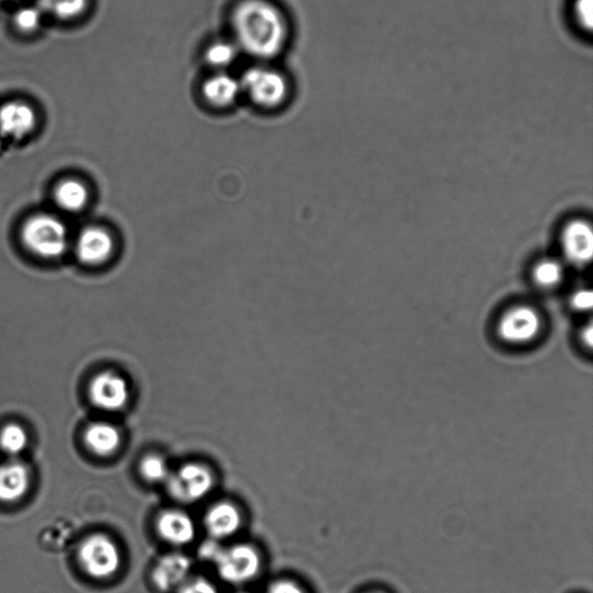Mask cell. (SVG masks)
Returning <instances> with one entry per match:
<instances>
[{
  "label": "cell",
  "instance_id": "cell-4",
  "mask_svg": "<svg viewBox=\"0 0 593 593\" xmlns=\"http://www.w3.org/2000/svg\"><path fill=\"white\" fill-rule=\"evenodd\" d=\"M214 562L222 580L236 585L252 581L261 566L258 552L248 545L222 548Z\"/></svg>",
  "mask_w": 593,
  "mask_h": 593
},
{
  "label": "cell",
  "instance_id": "cell-8",
  "mask_svg": "<svg viewBox=\"0 0 593 593\" xmlns=\"http://www.w3.org/2000/svg\"><path fill=\"white\" fill-rule=\"evenodd\" d=\"M114 246L111 233L98 226H90L77 238L76 255L84 265L99 266L111 259Z\"/></svg>",
  "mask_w": 593,
  "mask_h": 593
},
{
  "label": "cell",
  "instance_id": "cell-17",
  "mask_svg": "<svg viewBox=\"0 0 593 593\" xmlns=\"http://www.w3.org/2000/svg\"><path fill=\"white\" fill-rule=\"evenodd\" d=\"M241 91V84L236 78L226 73H219L204 85V95L212 105L228 107L237 100Z\"/></svg>",
  "mask_w": 593,
  "mask_h": 593
},
{
  "label": "cell",
  "instance_id": "cell-22",
  "mask_svg": "<svg viewBox=\"0 0 593 593\" xmlns=\"http://www.w3.org/2000/svg\"><path fill=\"white\" fill-rule=\"evenodd\" d=\"M141 473L150 482H164L171 475L166 461L159 456L146 457L141 463Z\"/></svg>",
  "mask_w": 593,
  "mask_h": 593
},
{
  "label": "cell",
  "instance_id": "cell-2",
  "mask_svg": "<svg viewBox=\"0 0 593 593\" xmlns=\"http://www.w3.org/2000/svg\"><path fill=\"white\" fill-rule=\"evenodd\" d=\"M21 240L29 252L47 260L61 258L69 245L67 226L51 215L28 218L21 229Z\"/></svg>",
  "mask_w": 593,
  "mask_h": 593
},
{
  "label": "cell",
  "instance_id": "cell-1",
  "mask_svg": "<svg viewBox=\"0 0 593 593\" xmlns=\"http://www.w3.org/2000/svg\"><path fill=\"white\" fill-rule=\"evenodd\" d=\"M241 48L258 58H272L287 41L288 29L280 11L265 0H245L233 14Z\"/></svg>",
  "mask_w": 593,
  "mask_h": 593
},
{
  "label": "cell",
  "instance_id": "cell-13",
  "mask_svg": "<svg viewBox=\"0 0 593 593\" xmlns=\"http://www.w3.org/2000/svg\"><path fill=\"white\" fill-rule=\"evenodd\" d=\"M31 481L28 467L19 461L0 465V501L12 503L23 499Z\"/></svg>",
  "mask_w": 593,
  "mask_h": 593
},
{
  "label": "cell",
  "instance_id": "cell-21",
  "mask_svg": "<svg viewBox=\"0 0 593 593\" xmlns=\"http://www.w3.org/2000/svg\"><path fill=\"white\" fill-rule=\"evenodd\" d=\"M238 48L230 42H217L207 51V60L217 68L229 67L236 60Z\"/></svg>",
  "mask_w": 593,
  "mask_h": 593
},
{
  "label": "cell",
  "instance_id": "cell-10",
  "mask_svg": "<svg viewBox=\"0 0 593 593\" xmlns=\"http://www.w3.org/2000/svg\"><path fill=\"white\" fill-rule=\"evenodd\" d=\"M192 561L182 554L164 556L153 570L152 578L158 590L171 592L187 582Z\"/></svg>",
  "mask_w": 593,
  "mask_h": 593
},
{
  "label": "cell",
  "instance_id": "cell-27",
  "mask_svg": "<svg viewBox=\"0 0 593 593\" xmlns=\"http://www.w3.org/2000/svg\"><path fill=\"white\" fill-rule=\"evenodd\" d=\"M268 593H305V591L295 582L281 580L270 585Z\"/></svg>",
  "mask_w": 593,
  "mask_h": 593
},
{
  "label": "cell",
  "instance_id": "cell-6",
  "mask_svg": "<svg viewBox=\"0 0 593 593\" xmlns=\"http://www.w3.org/2000/svg\"><path fill=\"white\" fill-rule=\"evenodd\" d=\"M244 89L256 104L275 107L287 97L288 86L281 73L272 69L255 67L246 71L241 80Z\"/></svg>",
  "mask_w": 593,
  "mask_h": 593
},
{
  "label": "cell",
  "instance_id": "cell-11",
  "mask_svg": "<svg viewBox=\"0 0 593 593\" xmlns=\"http://www.w3.org/2000/svg\"><path fill=\"white\" fill-rule=\"evenodd\" d=\"M36 124V115L31 106L23 102H9L0 107V134L21 139L31 134Z\"/></svg>",
  "mask_w": 593,
  "mask_h": 593
},
{
  "label": "cell",
  "instance_id": "cell-18",
  "mask_svg": "<svg viewBox=\"0 0 593 593\" xmlns=\"http://www.w3.org/2000/svg\"><path fill=\"white\" fill-rule=\"evenodd\" d=\"M89 189L83 182L68 179L58 183L55 189L57 206L68 212L82 211L89 203Z\"/></svg>",
  "mask_w": 593,
  "mask_h": 593
},
{
  "label": "cell",
  "instance_id": "cell-26",
  "mask_svg": "<svg viewBox=\"0 0 593 593\" xmlns=\"http://www.w3.org/2000/svg\"><path fill=\"white\" fill-rule=\"evenodd\" d=\"M180 593H219L214 584L206 578H196L194 581L186 582L180 588Z\"/></svg>",
  "mask_w": 593,
  "mask_h": 593
},
{
  "label": "cell",
  "instance_id": "cell-14",
  "mask_svg": "<svg viewBox=\"0 0 593 593\" xmlns=\"http://www.w3.org/2000/svg\"><path fill=\"white\" fill-rule=\"evenodd\" d=\"M563 248L574 263H587L592 258L593 234L590 224L576 221L563 234Z\"/></svg>",
  "mask_w": 593,
  "mask_h": 593
},
{
  "label": "cell",
  "instance_id": "cell-15",
  "mask_svg": "<svg viewBox=\"0 0 593 593\" xmlns=\"http://www.w3.org/2000/svg\"><path fill=\"white\" fill-rule=\"evenodd\" d=\"M241 526L239 510L231 503H217L206 516V527L210 536L221 540L234 536Z\"/></svg>",
  "mask_w": 593,
  "mask_h": 593
},
{
  "label": "cell",
  "instance_id": "cell-19",
  "mask_svg": "<svg viewBox=\"0 0 593 593\" xmlns=\"http://www.w3.org/2000/svg\"><path fill=\"white\" fill-rule=\"evenodd\" d=\"M28 445V436L23 427L18 424H7L0 433V448L7 455L16 457L23 453Z\"/></svg>",
  "mask_w": 593,
  "mask_h": 593
},
{
  "label": "cell",
  "instance_id": "cell-9",
  "mask_svg": "<svg viewBox=\"0 0 593 593\" xmlns=\"http://www.w3.org/2000/svg\"><path fill=\"white\" fill-rule=\"evenodd\" d=\"M540 331V318L531 307L521 306L509 311L500 322L499 332L504 341L526 343Z\"/></svg>",
  "mask_w": 593,
  "mask_h": 593
},
{
  "label": "cell",
  "instance_id": "cell-7",
  "mask_svg": "<svg viewBox=\"0 0 593 593\" xmlns=\"http://www.w3.org/2000/svg\"><path fill=\"white\" fill-rule=\"evenodd\" d=\"M129 395L126 379L114 372L100 373L90 386L93 404L107 412L121 411L127 406Z\"/></svg>",
  "mask_w": 593,
  "mask_h": 593
},
{
  "label": "cell",
  "instance_id": "cell-16",
  "mask_svg": "<svg viewBox=\"0 0 593 593\" xmlns=\"http://www.w3.org/2000/svg\"><path fill=\"white\" fill-rule=\"evenodd\" d=\"M84 439L87 448L102 457L113 455L121 444L119 429L106 422L91 424L85 431Z\"/></svg>",
  "mask_w": 593,
  "mask_h": 593
},
{
  "label": "cell",
  "instance_id": "cell-20",
  "mask_svg": "<svg viewBox=\"0 0 593 593\" xmlns=\"http://www.w3.org/2000/svg\"><path fill=\"white\" fill-rule=\"evenodd\" d=\"M42 10L60 19H72L82 14L87 0H39Z\"/></svg>",
  "mask_w": 593,
  "mask_h": 593
},
{
  "label": "cell",
  "instance_id": "cell-24",
  "mask_svg": "<svg viewBox=\"0 0 593 593\" xmlns=\"http://www.w3.org/2000/svg\"><path fill=\"white\" fill-rule=\"evenodd\" d=\"M14 23H16L20 31L33 32L40 26L41 13L35 7H25L16 14Z\"/></svg>",
  "mask_w": 593,
  "mask_h": 593
},
{
  "label": "cell",
  "instance_id": "cell-28",
  "mask_svg": "<svg viewBox=\"0 0 593 593\" xmlns=\"http://www.w3.org/2000/svg\"><path fill=\"white\" fill-rule=\"evenodd\" d=\"M593 305V295L590 290L578 291L573 297V306L576 310L589 311Z\"/></svg>",
  "mask_w": 593,
  "mask_h": 593
},
{
  "label": "cell",
  "instance_id": "cell-30",
  "mask_svg": "<svg viewBox=\"0 0 593 593\" xmlns=\"http://www.w3.org/2000/svg\"><path fill=\"white\" fill-rule=\"evenodd\" d=\"M373 593H378V592H373Z\"/></svg>",
  "mask_w": 593,
  "mask_h": 593
},
{
  "label": "cell",
  "instance_id": "cell-5",
  "mask_svg": "<svg viewBox=\"0 0 593 593\" xmlns=\"http://www.w3.org/2000/svg\"><path fill=\"white\" fill-rule=\"evenodd\" d=\"M168 490L175 500L195 503L207 497L214 487V477L207 467L188 464L171 473L167 480Z\"/></svg>",
  "mask_w": 593,
  "mask_h": 593
},
{
  "label": "cell",
  "instance_id": "cell-23",
  "mask_svg": "<svg viewBox=\"0 0 593 593\" xmlns=\"http://www.w3.org/2000/svg\"><path fill=\"white\" fill-rule=\"evenodd\" d=\"M534 278L541 287H554V285L560 283L562 278L560 263L553 260L540 262L536 270H534Z\"/></svg>",
  "mask_w": 593,
  "mask_h": 593
},
{
  "label": "cell",
  "instance_id": "cell-3",
  "mask_svg": "<svg viewBox=\"0 0 593 593\" xmlns=\"http://www.w3.org/2000/svg\"><path fill=\"white\" fill-rule=\"evenodd\" d=\"M78 555L85 573L97 580L114 576L121 566L119 548L104 534L87 538L80 546Z\"/></svg>",
  "mask_w": 593,
  "mask_h": 593
},
{
  "label": "cell",
  "instance_id": "cell-29",
  "mask_svg": "<svg viewBox=\"0 0 593 593\" xmlns=\"http://www.w3.org/2000/svg\"><path fill=\"white\" fill-rule=\"evenodd\" d=\"M582 336H583L584 343L587 344L588 348H591L592 344H593V331H592L591 324L587 328L584 329Z\"/></svg>",
  "mask_w": 593,
  "mask_h": 593
},
{
  "label": "cell",
  "instance_id": "cell-31",
  "mask_svg": "<svg viewBox=\"0 0 593 593\" xmlns=\"http://www.w3.org/2000/svg\"><path fill=\"white\" fill-rule=\"evenodd\" d=\"M243 593H245V592H243Z\"/></svg>",
  "mask_w": 593,
  "mask_h": 593
},
{
  "label": "cell",
  "instance_id": "cell-12",
  "mask_svg": "<svg viewBox=\"0 0 593 593\" xmlns=\"http://www.w3.org/2000/svg\"><path fill=\"white\" fill-rule=\"evenodd\" d=\"M158 532L166 543L174 546H185L195 538L196 530L192 518L186 512L168 510L158 518Z\"/></svg>",
  "mask_w": 593,
  "mask_h": 593
},
{
  "label": "cell",
  "instance_id": "cell-25",
  "mask_svg": "<svg viewBox=\"0 0 593 593\" xmlns=\"http://www.w3.org/2000/svg\"><path fill=\"white\" fill-rule=\"evenodd\" d=\"M575 11L580 24L590 29L593 21V0H577Z\"/></svg>",
  "mask_w": 593,
  "mask_h": 593
}]
</instances>
